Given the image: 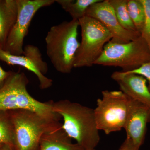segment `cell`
Instances as JSON below:
<instances>
[{"instance_id": "6da1fadb", "label": "cell", "mask_w": 150, "mask_h": 150, "mask_svg": "<svg viewBox=\"0 0 150 150\" xmlns=\"http://www.w3.org/2000/svg\"><path fill=\"white\" fill-rule=\"evenodd\" d=\"M52 110L63 119L62 127L83 150L95 149L100 137L94 109L69 100L54 102Z\"/></svg>"}, {"instance_id": "7a4b0ae2", "label": "cell", "mask_w": 150, "mask_h": 150, "mask_svg": "<svg viewBox=\"0 0 150 150\" xmlns=\"http://www.w3.org/2000/svg\"><path fill=\"white\" fill-rule=\"evenodd\" d=\"M78 20L62 22L54 25L45 38L46 54L57 71L70 74L74 69L76 54L80 46Z\"/></svg>"}, {"instance_id": "3957f363", "label": "cell", "mask_w": 150, "mask_h": 150, "mask_svg": "<svg viewBox=\"0 0 150 150\" xmlns=\"http://www.w3.org/2000/svg\"><path fill=\"white\" fill-rule=\"evenodd\" d=\"M8 112L13 126L15 150H39L43 134L62 126L61 119L47 118L31 110Z\"/></svg>"}, {"instance_id": "277c9868", "label": "cell", "mask_w": 150, "mask_h": 150, "mask_svg": "<svg viewBox=\"0 0 150 150\" xmlns=\"http://www.w3.org/2000/svg\"><path fill=\"white\" fill-rule=\"evenodd\" d=\"M29 80L23 72H12L0 88V111L24 109L52 119H61L52 110L51 100L42 102L33 97L27 91Z\"/></svg>"}, {"instance_id": "5b68a950", "label": "cell", "mask_w": 150, "mask_h": 150, "mask_svg": "<svg viewBox=\"0 0 150 150\" xmlns=\"http://www.w3.org/2000/svg\"><path fill=\"white\" fill-rule=\"evenodd\" d=\"M150 61V49L141 35L127 43L109 41L105 44L94 65L118 67L122 69V71L129 72Z\"/></svg>"}, {"instance_id": "8992f818", "label": "cell", "mask_w": 150, "mask_h": 150, "mask_svg": "<svg viewBox=\"0 0 150 150\" xmlns=\"http://www.w3.org/2000/svg\"><path fill=\"white\" fill-rule=\"evenodd\" d=\"M81 40L74 62V68L90 67L102 54L112 38L111 33L100 22L85 16L79 20Z\"/></svg>"}, {"instance_id": "52a82bcc", "label": "cell", "mask_w": 150, "mask_h": 150, "mask_svg": "<svg viewBox=\"0 0 150 150\" xmlns=\"http://www.w3.org/2000/svg\"><path fill=\"white\" fill-rule=\"evenodd\" d=\"M101 93L94 109L98 129L106 135L121 131L128 114L129 97L120 90H105Z\"/></svg>"}, {"instance_id": "ba28073f", "label": "cell", "mask_w": 150, "mask_h": 150, "mask_svg": "<svg viewBox=\"0 0 150 150\" xmlns=\"http://www.w3.org/2000/svg\"><path fill=\"white\" fill-rule=\"evenodd\" d=\"M17 18L6 42L4 49L11 54L21 55L23 42L31 21L38 11L56 2L55 0H16Z\"/></svg>"}, {"instance_id": "9c48e42d", "label": "cell", "mask_w": 150, "mask_h": 150, "mask_svg": "<svg viewBox=\"0 0 150 150\" xmlns=\"http://www.w3.org/2000/svg\"><path fill=\"white\" fill-rule=\"evenodd\" d=\"M0 61L9 65L20 66L33 73L38 79L41 89L49 88L53 84V80L45 76L48 64L43 61L39 48L34 45L25 46L21 55H13L0 48Z\"/></svg>"}, {"instance_id": "30bf717a", "label": "cell", "mask_w": 150, "mask_h": 150, "mask_svg": "<svg viewBox=\"0 0 150 150\" xmlns=\"http://www.w3.org/2000/svg\"><path fill=\"white\" fill-rule=\"evenodd\" d=\"M85 16L98 21L111 33L112 43H125L137 39L141 36L137 31L124 29L118 22L114 9L109 0H100L91 6Z\"/></svg>"}, {"instance_id": "8fae6325", "label": "cell", "mask_w": 150, "mask_h": 150, "mask_svg": "<svg viewBox=\"0 0 150 150\" xmlns=\"http://www.w3.org/2000/svg\"><path fill=\"white\" fill-rule=\"evenodd\" d=\"M129 98L128 114L123 129L126 139L140 148L144 142L147 125L150 123V107Z\"/></svg>"}, {"instance_id": "7c38bea8", "label": "cell", "mask_w": 150, "mask_h": 150, "mask_svg": "<svg viewBox=\"0 0 150 150\" xmlns=\"http://www.w3.org/2000/svg\"><path fill=\"white\" fill-rule=\"evenodd\" d=\"M111 77L126 96L150 107V91L144 77L121 71L114 72Z\"/></svg>"}, {"instance_id": "4fadbf2b", "label": "cell", "mask_w": 150, "mask_h": 150, "mask_svg": "<svg viewBox=\"0 0 150 150\" xmlns=\"http://www.w3.org/2000/svg\"><path fill=\"white\" fill-rule=\"evenodd\" d=\"M71 140L62 126L43 134L39 150H83L76 143L73 144Z\"/></svg>"}, {"instance_id": "5bb4252c", "label": "cell", "mask_w": 150, "mask_h": 150, "mask_svg": "<svg viewBox=\"0 0 150 150\" xmlns=\"http://www.w3.org/2000/svg\"><path fill=\"white\" fill-rule=\"evenodd\" d=\"M17 14L16 0H0V48L3 50Z\"/></svg>"}, {"instance_id": "9a60e30c", "label": "cell", "mask_w": 150, "mask_h": 150, "mask_svg": "<svg viewBox=\"0 0 150 150\" xmlns=\"http://www.w3.org/2000/svg\"><path fill=\"white\" fill-rule=\"evenodd\" d=\"M100 0H55L62 8L68 13L73 20L79 21L86 16L88 8Z\"/></svg>"}, {"instance_id": "2e32d148", "label": "cell", "mask_w": 150, "mask_h": 150, "mask_svg": "<svg viewBox=\"0 0 150 150\" xmlns=\"http://www.w3.org/2000/svg\"><path fill=\"white\" fill-rule=\"evenodd\" d=\"M128 0H109L118 22L124 29L129 31H137L131 20L127 9ZM138 32V31H137Z\"/></svg>"}, {"instance_id": "e0dca14e", "label": "cell", "mask_w": 150, "mask_h": 150, "mask_svg": "<svg viewBox=\"0 0 150 150\" xmlns=\"http://www.w3.org/2000/svg\"><path fill=\"white\" fill-rule=\"evenodd\" d=\"M127 9L137 30L141 34L145 18L144 8L141 0H128Z\"/></svg>"}, {"instance_id": "ac0fdd59", "label": "cell", "mask_w": 150, "mask_h": 150, "mask_svg": "<svg viewBox=\"0 0 150 150\" xmlns=\"http://www.w3.org/2000/svg\"><path fill=\"white\" fill-rule=\"evenodd\" d=\"M0 144L13 148V126L8 111H0Z\"/></svg>"}, {"instance_id": "d6986e66", "label": "cell", "mask_w": 150, "mask_h": 150, "mask_svg": "<svg viewBox=\"0 0 150 150\" xmlns=\"http://www.w3.org/2000/svg\"><path fill=\"white\" fill-rule=\"evenodd\" d=\"M141 1L144 8L145 18L141 35L144 39L150 49V0Z\"/></svg>"}, {"instance_id": "ffe728a7", "label": "cell", "mask_w": 150, "mask_h": 150, "mask_svg": "<svg viewBox=\"0 0 150 150\" xmlns=\"http://www.w3.org/2000/svg\"><path fill=\"white\" fill-rule=\"evenodd\" d=\"M126 72L134 74L144 77L149 83L148 87L150 91V61L143 64L136 69Z\"/></svg>"}, {"instance_id": "44dd1931", "label": "cell", "mask_w": 150, "mask_h": 150, "mask_svg": "<svg viewBox=\"0 0 150 150\" xmlns=\"http://www.w3.org/2000/svg\"><path fill=\"white\" fill-rule=\"evenodd\" d=\"M139 149L140 148L137 146L133 142L126 138L119 150H139Z\"/></svg>"}, {"instance_id": "7402d4cb", "label": "cell", "mask_w": 150, "mask_h": 150, "mask_svg": "<svg viewBox=\"0 0 150 150\" xmlns=\"http://www.w3.org/2000/svg\"><path fill=\"white\" fill-rule=\"evenodd\" d=\"M12 71H6L0 66V88L2 87L11 74Z\"/></svg>"}, {"instance_id": "603a6c76", "label": "cell", "mask_w": 150, "mask_h": 150, "mask_svg": "<svg viewBox=\"0 0 150 150\" xmlns=\"http://www.w3.org/2000/svg\"><path fill=\"white\" fill-rule=\"evenodd\" d=\"M13 148L8 145H4L0 148V150H13Z\"/></svg>"}, {"instance_id": "cb8c5ba5", "label": "cell", "mask_w": 150, "mask_h": 150, "mask_svg": "<svg viewBox=\"0 0 150 150\" xmlns=\"http://www.w3.org/2000/svg\"><path fill=\"white\" fill-rule=\"evenodd\" d=\"M3 144H0V148L2 146H3Z\"/></svg>"}, {"instance_id": "d4e9b609", "label": "cell", "mask_w": 150, "mask_h": 150, "mask_svg": "<svg viewBox=\"0 0 150 150\" xmlns=\"http://www.w3.org/2000/svg\"><path fill=\"white\" fill-rule=\"evenodd\" d=\"M91 150H95V149Z\"/></svg>"}]
</instances>
